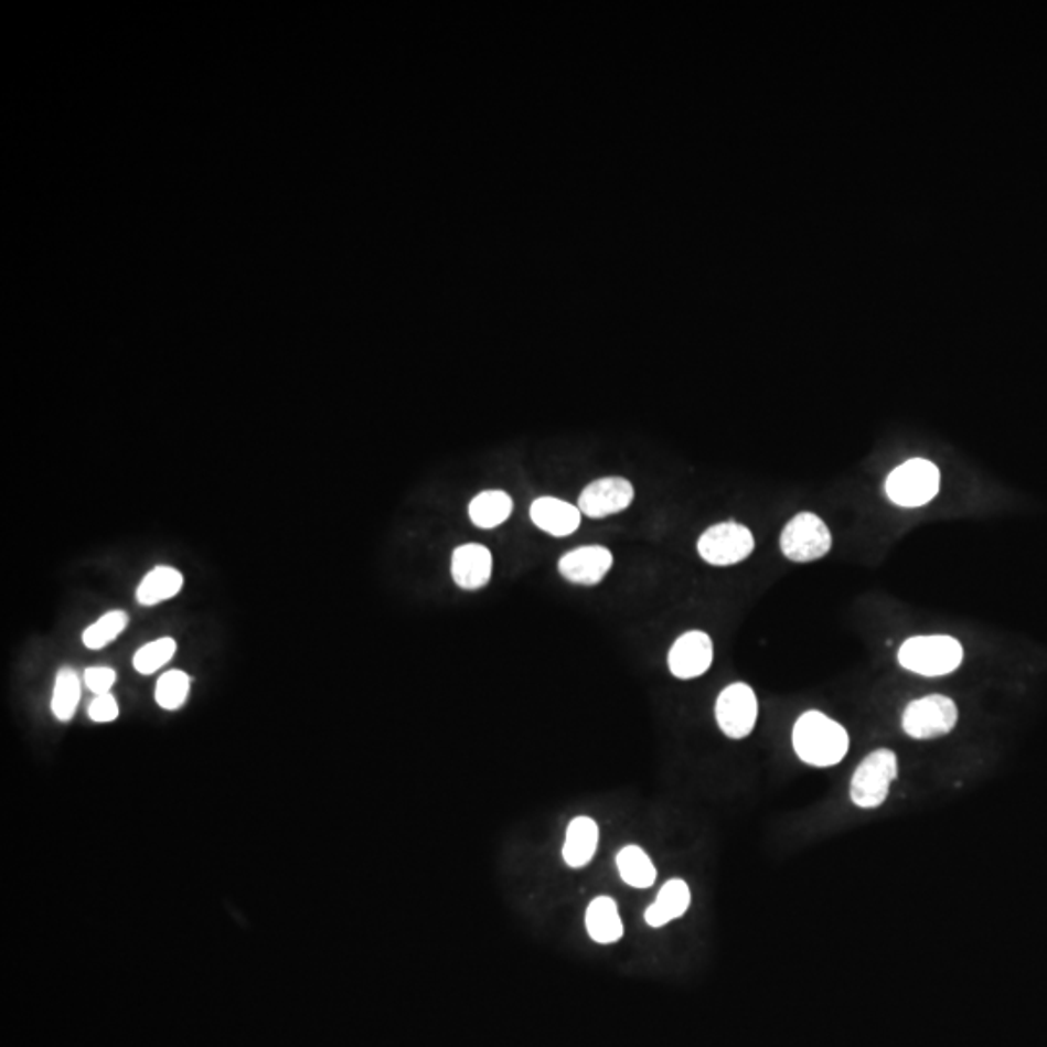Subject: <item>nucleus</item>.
I'll use <instances>...</instances> for the list:
<instances>
[{"mask_svg": "<svg viewBox=\"0 0 1047 1047\" xmlns=\"http://www.w3.org/2000/svg\"><path fill=\"white\" fill-rule=\"evenodd\" d=\"M698 555L714 567H729L747 559L755 549L751 530L737 522H722L706 530L696 544Z\"/></svg>", "mask_w": 1047, "mask_h": 1047, "instance_id": "7", "label": "nucleus"}, {"mask_svg": "<svg viewBox=\"0 0 1047 1047\" xmlns=\"http://www.w3.org/2000/svg\"><path fill=\"white\" fill-rule=\"evenodd\" d=\"M177 652V642L173 639H158L150 642V644H145V647L138 650L135 654V670L142 675H150V673H156L160 667L168 664L171 658L175 656Z\"/></svg>", "mask_w": 1047, "mask_h": 1047, "instance_id": "23", "label": "nucleus"}, {"mask_svg": "<svg viewBox=\"0 0 1047 1047\" xmlns=\"http://www.w3.org/2000/svg\"><path fill=\"white\" fill-rule=\"evenodd\" d=\"M78 703H81V677L73 667H61L56 673L51 711L56 719L68 722L74 718Z\"/></svg>", "mask_w": 1047, "mask_h": 1047, "instance_id": "20", "label": "nucleus"}, {"mask_svg": "<svg viewBox=\"0 0 1047 1047\" xmlns=\"http://www.w3.org/2000/svg\"><path fill=\"white\" fill-rule=\"evenodd\" d=\"M191 691V677L179 670L163 673L156 685V701L163 711H177L183 706Z\"/></svg>", "mask_w": 1047, "mask_h": 1047, "instance_id": "22", "label": "nucleus"}, {"mask_svg": "<svg viewBox=\"0 0 1047 1047\" xmlns=\"http://www.w3.org/2000/svg\"><path fill=\"white\" fill-rule=\"evenodd\" d=\"M759 718V701L747 683H731L716 701V722L724 736L745 739Z\"/></svg>", "mask_w": 1047, "mask_h": 1047, "instance_id": "8", "label": "nucleus"}, {"mask_svg": "<svg viewBox=\"0 0 1047 1047\" xmlns=\"http://www.w3.org/2000/svg\"><path fill=\"white\" fill-rule=\"evenodd\" d=\"M511 514L512 499L504 491H483L470 503V519L478 528H496Z\"/></svg>", "mask_w": 1047, "mask_h": 1047, "instance_id": "18", "label": "nucleus"}, {"mask_svg": "<svg viewBox=\"0 0 1047 1047\" xmlns=\"http://www.w3.org/2000/svg\"><path fill=\"white\" fill-rule=\"evenodd\" d=\"M115 681H117V673H115V670H111V667H104V665H102V667H88V670L84 672V683H86V687H88L92 693H96L97 696L109 695V691H111L113 685H115Z\"/></svg>", "mask_w": 1047, "mask_h": 1047, "instance_id": "24", "label": "nucleus"}, {"mask_svg": "<svg viewBox=\"0 0 1047 1047\" xmlns=\"http://www.w3.org/2000/svg\"><path fill=\"white\" fill-rule=\"evenodd\" d=\"M898 778V757L890 749L869 752L850 782V800L859 809H877L887 801L890 786Z\"/></svg>", "mask_w": 1047, "mask_h": 1047, "instance_id": "3", "label": "nucleus"}, {"mask_svg": "<svg viewBox=\"0 0 1047 1047\" xmlns=\"http://www.w3.org/2000/svg\"><path fill=\"white\" fill-rule=\"evenodd\" d=\"M959 722V706L951 696L928 695L911 701L902 714V729L911 739H937L951 734Z\"/></svg>", "mask_w": 1047, "mask_h": 1047, "instance_id": "5", "label": "nucleus"}, {"mask_svg": "<svg viewBox=\"0 0 1047 1047\" xmlns=\"http://www.w3.org/2000/svg\"><path fill=\"white\" fill-rule=\"evenodd\" d=\"M613 565V555L600 545H586L565 553L559 559V573L568 583L594 586L603 580Z\"/></svg>", "mask_w": 1047, "mask_h": 1047, "instance_id": "11", "label": "nucleus"}, {"mask_svg": "<svg viewBox=\"0 0 1047 1047\" xmlns=\"http://www.w3.org/2000/svg\"><path fill=\"white\" fill-rule=\"evenodd\" d=\"M184 578L177 568L156 567L138 584L137 600L140 606H158L183 590Z\"/></svg>", "mask_w": 1047, "mask_h": 1047, "instance_id": "17", "label": "nucleus"}, {"mask_svg": "<svg viewBox=\"0 0 1047 1047\" xmlns=\"http://www.w3.org/2000/svg\"><path fill=\"white\" fill-rule=\"evenodd\" d=\"M617 867L629 887L648 888L656 883V867L642 847L624 846L617 854Z\"/></svg>", "mask_w": 1047, "mask_h": 1047, "instance_id": "19", "label": "nucleus"}, {"mask_svg": "<svg viewBox=\"0 0 1047 1047\" xmlns=\"http://www.w3.org/2000/svg\"><path fill=\"white\" fill-rule=\"evenodd\" d=\"M964 660V648L949 634H923L904 642L898 664L921 677H943L957 672Z\"/></svg>", "mask_w": 1047, "mask_h": 1047, "instance_id": "2", "label": "nucleus"}, {"mask_svg": "<svg viewBox=\"0 0 1047 1047\" xmlns=\"http://www.w3.org/2000/svg\"><path fill=\"white\" fill-rule=\"evenodd\" d=\"M941 472L931 460L911 458L890 472L885 491L893 503L904 509H918L936 499Z\"/></svg>", "mask_w": 1047, "mask_h": 1047, "instance_id": "4", "label": "nucleus"}, {"mask_svg": "<svg viewBox=\"0 0 1047 1047\" xmlns=\"http://www.w3.org/2000/svg\"><path fill=\"white\" fill-rule=\"evenodd\" d=\"M128 616L125 611H109L104 617H99L96 623L89 624L88 629L82 634V642L89 650H102L109 642L117 639L127 629Z\"/></svg>", "mask_w": 1047, "mask_h": 1047, "instance_id": "21", "label": "nucleus"}, {"mask_svg": "<svg viewBox=\"0 0 1047 1047\" xmlns=\"http://www.w3.org/2000/svg\"><path fill=\"white\" fill-rule=\"evenodd\" d=\"M586 929L596 943H617L623 937V921L616 900L609 896L594 898L586 910Z\"/></svg>", "mask_w": 1047, "mask_h": 1047, "instance_id": "16", "label": "nucleus"}, {"mask_svg": "<svg viewBox=\"0 0 1047 1047\" xmlns=\"http://www.w3.org/2000/svg\"><path fill=\"white\" fill-rule=\"evenodd\" d=\"M714 660V644L703 631H688L673 642L667 654L670 672L677 680H696L711 670Z\"/></svg>", "mask_w": 1047, "mask_h": 1047, "instance_id": "9", "label": "nucleus"}, {"mask_svg": "<svg viewBox=\"0 0 1047 1047\" xmlns=\"http://www.w3.org/2000/svg\"><path fill=\"white\" fill-rule=\"evenodd\" d=\"M691 906V888L683 879L665 883L658 893L656 902L644 911V920L650 928H664L670 921L680 920Z\"/></svg>", "mask_w": 1047, "mask_h": 1047, "instance_id": "14", "label": "nucleus"}, {"mask_svg": "<svg viewBox=\"0 0 1047 1047\" xmlns=\"http://www.w3.org/2000/svg\"><path fill=\"white\" fill-rule=\"evenodd\" d=\"M452 578L464 590H480L493 575V555L485 545L466 544L452 553Z\"/></svg>", "mask_w": 1047, "mask_h": 1047, "instance_id": "12", "label": "nucleus"}, {"mask_svg": "<svg viewBox=\"0 0 1047 1047\" xmlns=\"http://www.w3.org/2000/svg\"><path fill=\"white\" fill-rule=\"evenodd\" d=\"M88 714L89 718L97 722V724H107V722L119 718V704H117L111 693L99 695L89 704Z\"/></svg>", "mask_w": 1047, "mask_h": 1047, "instance_id": "25", "label": "nucleus"}, {"mask_svg": "<svg viewBox=\"0 0 1047 1047\" xmlns=\"http://www.w3.org/2000/svg\"><path fill=\"white\" fill-rule=\"evenodd\" d=\"M530 516L537 528L555 537L575 534L580 526L583 512L575 504L565 503L555 496H542L530 506Z\"/></svg>", "mask_w": 1047, "mask_h": 1047, "instance_id": "13", "label": "nucleus"}, {"mask_svg": "<svg viewBox=\"0 0 1047 1047\" xmlns=\"http://www.w3.org/2000/svg\"><path fill=\"white\" fill-rule=\"evenodd\" d=\"M793 751L809 767L831 768L846 759L850 736L836 719L819 711L803 712L792 731Z\"/></svg>", "mask_w": 1047, "mask_h": 1047, "instance_id": "1", "label": "nucleus"}, {"mask_svg": "<svg viewBox=\"0 0 1047 1047\" xmlns=\"http://www.w3.org/2000/svg\"><path fill=\"white\" fill-rule=\"evenodd\" d=\"M600 840V829L590 816H576L567 829V838L563 846V857L568 867H586L590 864Z\"/></svg>", "mask_w": 1047, "mask_h": 1047, "instance_id": "15", "label": "nucleus"}, {"mask_svg": "<svg viewBox=\"0 0 1047 1047\" xmlns=\"http://www.w3.org/2000/svg\"><path fill=\"white\" fill-rule=\"evenodd\" d=\"M780 547L795 563L821 559L831 552V530L813 512H800L783 526Z\"/></svg>", "mask_w": 1047, "mask_h": 1047, "instance_id": "6", "label": "nucleus"}, {"mask_svg": "<svg viewBox=\"0 0 1047 1047\" xmlns=\"http://www.w3.org/2000/svg\"><path fill=\"white\" fill-rule=\"evenodd\" d=\"M634 488L624 478L592 481L578 499V509L590 519H606L631 506Z\"/></svg>", "mask_w": 1047, "mask_h": 1047, "instance_id": "10", "label": "nucleus"}]
</instances>
